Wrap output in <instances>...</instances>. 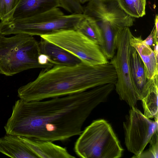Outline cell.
I'll return each mask as SVG.
<instances>
[{"instance_id":"6da1fadb","label":"cell","mask_w":158,"mask_h":158,"mask_svg":"<svg viewBox=\"0 0 158 158\" xmlns=\"http://www.w3.org/2000/svg\"><path fill=\"white\" fill-rule=\"evenodd\" d=\"M109 95L101 85L66 96L35 101H16L4 126L6 134L52 142L79 135L94 109Z\"/></svg>"},{"instance_id":"7a4b0ae2","label":"cell","mask_w":158,"mask_h":158,"mask_svg":"<svg viewBox=\"0 0 158 158\" xmlns=\"http://www.w3.org/2000/svg\"><path fill=\"white\" fill-rule=\"evenodd\" d=\"M117 76L111 61L95 66L82 62L73 65H54L43 69L33 81L19 87L25 101H40L84 91L100 85H115Z\"/></svg>"},{"instance_id":"3957f363","label":"cell","mask_w":158,"mask_h":158,"mask_svg":"<svg viewBox=\"0 0 158 158\" xmlns=\"http://www.w3.org/2000/svg\"><path fill=\"white\" fill-rule=\"evenodd\" d=\"M82 14L65 15L59 7L28 17L12 19L0 22V35L26 34L31 36L48 34L56 31L76 29Z\"/></svg>"},{"instance_id":"277c9868","label":"cell","mask_w":158,"mask_h":158,"mask_svg":"<svg viewBox=\"0 0 158 158\" xmlns=\"http://www.w3.org/2000/svg\"><path fill=\"white\" fill-rule=\"evenodd\" d=\"M38 42L32 36L17 34L6 37L0 35V71L10 76L34 69H46L39 62Z\"/></svg>"},{"instance_id":"5b68a950","label":"cell","mask_w":158,"mask_h":158,"mask_svg":"<svg viewBox=\"0 0 158 158\" xmlns=\"http://www.w3.org/2000/svg\"><path fill=\"white\" fill-rule=\"evenodd\" d=\"M74 145L83 158H118L123 149L110 125L106 120L93 121L79 135Z\"/></svg>"},{"instance_id":"8992f818","label":"cell","mask_w":158,"mask_h":158,"mask_svg":"<svg viewBox=\"0 0 158 158\" xmlns=\"http://www.w3.org/2000/svg\"><path fill=\"white\" fill-rule=\"evenodd\" d=\"M40 37L64 49L89 65H97L109 62L99 44L77 30H62Z\"/></svg>"},{"instance_id":"52a82bcc","label":"cell","mask_w":158,"mask_h":158,"mask_svg":"<svg viewBox=\"0 0 158 158\" xmlns=\"http://www.w3.org/2000/svg\"><path fill=\"white\" fill-rule=\"evenodd\" d=\"M132 35L128 27L118 32L117 38L116 54L110 61L115 69L117 80L116 90L121 100L130 107H136L137 101L132 82L129 61L130 40Z\"/></svg>"},{"instance_id":"ba28073f","label":"cell","mask_w":158,"mask_h":158,"mask_svg":"<svg viewBox=\"0 0 158 158\" xmlns=\"http://www.w3.org/2000/svg\"><path fill=\"white\" fill-rule=\"evenodd\" d=\"M158 121L144 115L136 107H130L123 122L125 143L127 150L139 158L155 132Z\"/></svg>"},{"instance_id":"9c48e42d","label":"cell","mask_w":158,"mask_h":158,"mask_svg":"<svg viewBox=\"0 0 158 158\" xmlns=\"http://www.w3.org/2000/svg\"><path fill=\"white\" fill-rule=\"evenodd\" d=\"M83 14L91 17L100 29L112 26L119 29L133 25L134 19L121 7L118 0H90Z\"/></svg>"},{"instance_id":"30bf717a","label":"cell","mask_w":158,"mask_h":158,"mask_svg":"<svg viewBox=\"0 0 158 158\" xmlns=\"http://www.w3.org/2000/svg\"><path fill=\"white\" fill-rule=\"evenodd\" d=\"M129 61L131 79L138 100L147 94L153 79H148L144 64L135 49L130 45Z\"/></svg>"},{"instance_id":"8fae6325","label":"cell","mask_w":158,"mask_h":158,"mask_svg":"<svg viewBox=\"0 0 158 158\" xmlns=\"http://www.w3.org/2000/svg\"><path fill=\"white\" fill-rule=\"evenodd\" d=\"M19 136L25 143L37 158L75 157L70 154L65 148L57 145L53 142Z\"/></svg>"},{"instance_id":"7c38bea8","label":"cell","mask_w":158,"mask_h":158,"mask_svg":"<svg viewBox=\"0 0 158 158\" xmlns=\"http://www.w3.org/2000/svg\"><path fill=\"white\" fill-rule=\"evenodd\" d=\"M38 45L40 54L46 56L54 65H73L82 62L64 49L42 38Z\"/></svg>"},{"instance_id":"4fadbf2b","label":"cell","mask_w":158,"mask_h":158,"mask_svg":"<svg viewBox=\"0 0 158 158\" xmlns=\"http://www.w3.org/2000/svg\"><path fill=\"white\" fill-rule=\"evenodd\" d=\"M59 7V0H19L12 19L31 17Z\"/></svg>"},{"instance_id":"5bb4252c","label":"cell","mask_w":158,"mask_h":158,"mask_svg":"<svg viewBox=\"0 0 158 158\" xmlns=\"http://www.w3.org/2000/svg\"><path fill=\"white\" fill-rule=\"evenodd\" d=\"M130 44L135 49L143 62L147 78L153 79L158 73V59L153 51L143 42L141 36L132 35L130 40Z\"/></svg>"},{"instance_id":"9a60e30c","label":"cell","mask_w":158,"mask_h":158,"mask_svg":"<svg viewBox=\"0 0 158 158\" xmlns=\"http://www.w3.org/2000/svg\"><path fill=\"white\" fill-rule=\"evenodd\" d=\"M0 152L13 158H37L19 136L10 134L0 138Z\"/></svg>"},{"instance_id":"2e32d148","label":"cell","mask_w":158,"mask_h":158,"mask_svg":"<svg viewBox=\"0 0 158 158\" xmlns=\"http://www.w3.org/2000/svg\"><path fill=\"white\" fill-rule=\"evenodd\" d=\"M158 74L153 78V82L149 87L146 96L141 100L144 110L143 114L149 118H154L158 121Z\"/></svg>"},{"instance_id":"e0dca14e","label":"cell","mask_w":158,"mask_h":158,"mask_svg":"<svg viewBox=\"0 0 158 158\" xmlns=\"http://www.w3.org/2000/svg\"><path fill=\"white\" fill-rule=\"evenodd\" d=\"M102 43L100 45L103 53L108 59H111L115 55L116 49L117 38L121 29L113 27H106L100 28Z\"/></svg>"},{"instance_id":"ac0fdd59","label":"cell","mask_w":158,"mask_h":158,"mask_svg":"<svg viewBox=\"0 0 158 158\" xmlns=\"http://www.w3.org/2000/svg\"><path fill=\"white\" fill-rule=\"evenodd\" d=\"M76 30L80 32L99 45L102 44L101 30L91 17L85 15L77 24Z\"/></svg>"},{"instance_id":"d6986e66","label":"cell","mask_w":158,"mask_h":158,"mask_svg":"<svg viewBox=\"0 0 158 158\" xmlns=\"http://www.w3.org/2000/svg\"><path fill=\"white\" fill-rule=\"evenodd\" d=\"M122 9L134 18L142 17L145 15L146 0H118Z\"/></svg>"},{"instance_id":"ffe728a7","label":"cell","mask_w":158,"mask_h":158,"mask_svg":"<svg viewBox=\"0 0 158 158\" xmlns=\"http://www.w3.org/2000/svg\"><path fill=\"white\" fill-rule=\"evenodd\" d=\"M19 0H0V20L5 21L11 19Z\"/></svg>"},{"instance_id":"44dd1931","label":"cell","mask_w":158,"mask_h":158,"mask_svg":"<svg viewBox=\"0 0 158 158\" xmlns=\"http://www.w3.org/2000/svg\"><path fill=\"white\" fill-rule=\"evenodd\" d=\"M158 130L153 135L149 142L150 144L148 149L143 152L139 158L158 157Z\"/></svg>"},{"instance_id":"7402d4cb","label":"cell","mask_w":158,"mask_h":158,"mask_svg":"<svg viewBox=\"0 0 158 158\" xmlns=\"http://www.w3.org/2000/svg\"><path fill=\"white\" fill-rule=\"evenodd\" d=\"M60 7L72 14H82L84 7L77 0H59Z\"/></svg>"},{"instance_id":"603a6c76","label":"cell","mask_w":158,"mask_h":158,"mask_svg":"<svg viewBox=\"0 0 158 158\" xmlns=\"http://www.w3.org/2000/svg\"><path fill=\"white\" fill-rule=\"evenodd\" d=\"M143 42L146 45L151 47L153 45L154 42V27L149 35L144 40Z\"/></svg>"},{"instance_id":"cb8c5ba5","label":"cell","mask_w":158,"mask_h":158,"mask_svg":"<svg viewBox=\"0 0 158 158\" xmlns=\"http://www.w3.org/2000/svg\"><path fill=\"white\" fill-rule=\"evenodd\" d=\"M158 16L156 15L155 19V26L154 27V42L155 43L158 41Z\"/></svg>"},{"instance_id":"d4e9b609","label":"cell","mask_w":158,"mask_h":158,"mask_svg":"<svg viewBox=\"0 0 158 158\" xmlns=\"http://www.w3.org/2000/svg\"><path fill=\"white\" fill-rule=\"evenodd\" d=\"M155 44L154 47V50L153 52L155 54L156 58L158 59V42H156Z\"/></svg>"},{"instance_id":"484cf974","label":"cell","mask_w":158,"mask_h":158,"mask_svg":"<svg viewBox=\"0 0 158 158\" xmlns=\"http://www.w3.org/2000/svg\"><path fill=\"white\" fill-rule=\"evenodd\" d=\"M81 4H83L86 2H88L90 0H77Z\"/></svg>"},{"instance_id":"4316f807","label":"cell","mask_w":158,"mask_h":158,"mask_svg":"<svg viewBox=\"0 0 158 158\" xmlns=\"http://www.w3.org/2000/svg\"><path fill=\"white\" fill-rule=\"evenodd\" d=\"M0 73H1L0 71Z\"/></svg>"}]
</instances>
